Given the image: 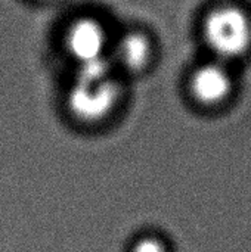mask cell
<instances>
[{"instance_id":"obj_1","label":"cell","mask_w":251,"mask_h":252,"mask_svg":"<svg viewBox=\"0 0 251 252\" xmlns=\"http://www.w3.org/2000/svg\"><path fill=\"white\" fill-rule=\"evenodd\" d=\"M114 69L109 58L75 66L65 94L67 111L75 121L99 124L114 114L121 100V86Z\"/></svg>"},{"instance_id":"obj_2","label":"cell","mask_w":251,"mask_h":252,"mask_svg":"<svg viewBox=\"0 0 251 252\" xmlns=\"http://www.w3.org/2000/svg\"><path fill=\"white\" fill-rule=\"evenodd\" d=\"M203 41L216 61H238L251 50V18L241 6L223 3L212 7L201 24Z\"/></svg>"},{"instance_id":"obj_3","label":"cell","mask_w":251,"mask_h":252,"mask_svg":"<svg viewBox=\"0 0 251 252\" xmlns=\"http://www.w3.org/2000/svg\"><path fill=\"white\" fill-rule=\"evenodd\" d=\"M62 44L75 66L109 58L111 40L108 31L105 25L93 16H78L72 19L64 31Z\"/></svg>"},{"instance_id":"obj_4","label":"cell","mask_w":251,"mask_h":252,"mask_svg":"<svg viewBox=\"0 0 251 252\" xmlns=\"http://www.w3.org/2000/svg\"><path fill=\"white\" fill-rule=\"evenodd\" d=\"M191 97L201 106L213 108L226 102L234 90V78L228 63L220 61L198 65L189 75Z\"/></svg>"},{"instance_id":"obj_5","label":"cell","mask_w":251,"mask_h":252,"mask_svg":"<svg viewBox=\"0 0 251 252\" xmlns=\"http://www.w3.org/2000/svg\"><path fill=\"white\" fill-rule=\"evenodd\" d=\"M152 58L151 38L138 30H132L120 35L111 43L109 59L114 66H120L127 72H139L148 66Z\"/></svg>"},{"instance_id":"obj_6","label":"cell","mask_w":251,"mask_h":252,"mask_svg":"<svg viewBox=\"0 0 251 252\" xmlns=\"http://www.w3.org/2000/svg\"><path fill=\"white\" fill-rule=\"evenodd\" d=\"M132 252H170L167 244L155 236H143L138 239L132 248Z\"/></svg>"},{"instance_id":"obj_7","label":"cell","mask_w":251,"mask_h":252,"mask_svg":"<svg viewBox=\"0 0 251 252\" xmlns=\"http://www.w3.org/2000/svg\"><path fill=\"white\" fill-rule=\"evenodd\" d=\"M33 1H38V3H41V1H50V0H33Z\"/></svg>"}]
</instances>
